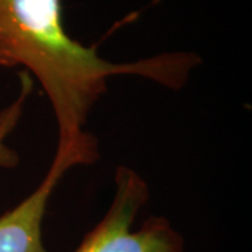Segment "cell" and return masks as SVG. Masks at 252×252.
Masks as SVG:
<instances>
[{
	"instance_id": "6da1fadb",
	"label": "cell",
	"mask_w": 252,
	"mask_h": 252,
	"mask_svg": "<svg viewBox=\"0 0 252 252\" xmlns=\"http://www.w3.org/2000/svg\"><path fill=\"white\" fill-rule=\"evenodd\" d=\"M202 63L192 52H164L136 62H109L98 46L73 39L63 26L61 0H0V67L32 74L54 109L58 146L91 135L83 130L112 76H140L181 90Z\"/></svg>"
},
{
	"instance_id": "277c9868",
	"label": "cell",
	"mask_w": 252,
	"mask_h": 252,
	"mask_svg": "<svg viewBox=\"0 0 252 252\" xmlns=\"http://www.w3.org/2000/svg\"><path fill=\"white\" fill-rule=\"evenodd\" d=\"M18 77H20L18 97L9 107L0 111V168H6V170H13L20 164V156L14 149H11L6 143V139L16 129L20 118L23 117V109L34 86V81L27 72L21 70L18 73Z\"/></svg>"
},
{
	"instance_id": "7a4b0ae2",
	"label": "cell",
	"mask_w": 252,
	"mask_h": 252,
	"mask_svg": "<svg viewBox=\"0 0 252 252\" xmlns=\"http://www.w3.org/2000/svg\"><path fill=\"white\" fill-rule=\"evenodd\" d=\"M149 196V185L139 172L126 165L118 167L111 206L73 252H184L182 235L165 217L150 216L132 230Z\"/></svg>"
},
{
	"instance_id": "3957f363",
	"label": "cell",
	"mask_w": 252,
	"mask_h": 252,
	"mask_svg": "<svg viewBox=\"0 0 252 252\" xmlns=\"http://www.w3.org/2000/svg\"><path fill=\"white\" fill-rule=\"evenodd\" d=\"M97 158V142L93 137L72 146H58L52 164L38 188L0 216V252H46L42 223L55 188L72 167L91 164Z\"/></svg>"
}]
</instances>
